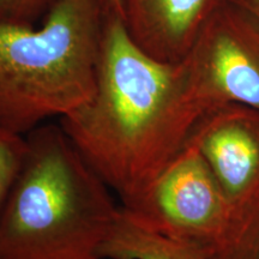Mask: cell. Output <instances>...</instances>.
I'll return each instance as SVG.
<instances>
[{"label": "cell", "instance_id": "cell-1", "mask_svg": "<svg viewBox=\"0 0 259 259\" xmlns=\"http://www.w3.org/2000/svg\"><path fill=\"white\" fill-rule=\"evenodd\" d=\"M204 114L184 61L148 56L106 8L95 92L59 124L121 206L142 198Z\"/></svg>", "mask_w": 259, "mask_h": 259}, {"label": "cell", "instance_id": "cell-2", "mask_svg": "<svg viewBox=\"0 0 259 259\" xmlns=\"http://www.w3.org/2000/svg\"><path fill=\"white\" fill-rule=\"evenodd\" d=\"M27 153L0 215V259H100L120 206L63 127L25 136Z\"/></svg>", "mask_w": 259, "mask_h": 259}, {"label": "cell", "instance_id": "cell-3", "mask_svg": "<svg viewBox=\"0 0 259 259\" xmlns=\"http://www.w3.org/2000/svg\"><path fill=\"white\" fill-rule=\"evenodd\" d=\"M103 0H56L40 28L0 24V128L27 136L93 96Z\"/></svg>", "mask_w": 259, "mask_h": 259}, {"label": "cell", "instance_id": "cell-4", "mask_svg": "<svg viewBox=\"0 0 259 259\" xmlns=\"http://www.w3.org/2000/svg\"><path fill=\"white\" fill-rule=\"evenodd\" d=\"M183 61L205 114L226 105L259 109V17L251 11L223 3Z\"/></svg>", "mask_w": 259, "mask_h": 259}, {"label": "cell", "instance_id": "cell-5", "mask_svg": "<svg viewBox=\"0 0 259 259\" xmlns=\"http://www.w3.org/2000/svg\"><path fill=\"white\" fill-rule=\"evenodd\" d=\"M127 209L155 231L208 251L222 240L233 213L225 191L191 139Z\"/></svg>", "mask_w": 259, "mask_h": 259}, {"label": "cell", "instance_id": "cell-6", "mask_svg": "<svg viewBox=\"0 0 259 259\" xmlns=\"http://www.w3.org/2000/svg\"><path fill=\"white\" fill-rule=\"evenodd\" d=\"M191 141L233 208L259 191V109L226 105L202 116Z\"/></svg>", "mask_w": 259, "mask_h": 259}, {"label": "cell", "instance_id": "cell-7", "mask_svg": "<svg viewBox=\"0 0 259 259\" xmlns=\"http://www.w3.org/2000/svg\"><path fill=\"white\" fill-rule=\"evenodd\" d=\"M227 0H121L128 36L154 59H185L204 24Z\"/></svg>", "mask_w": 259, "mask_h": 259}, {"label": "cell", "instance_id": "cell-8", "mask_svg": "<svg viewBox=\"0 0 259 259\" xmlns=\"http://www.w3.org/2000/svg\"><path fill=\"white\" fill-rule=\"evenodd\" d=\"M100 259H209V251L155 231L138 215L120 206Z\"/></svg>", "mask_w": 259, "mask_h": 259}, {"label": "cell", "instance_id": "cell-9", "mask_svg": "<svg viewBox=\"0 0 259 259\" xmlns=\"http://www.w3.org/2000/svg\"><path fill=\"white\" fill-rule=\"evenodd\" d=\"M209 259H259V191L233 208L228 228Z\"/></svg>", "mask_w": 259, "mask_h": 259}, {"label": "cell", "instance_id": "cell-10", "mask_svg": "<svg viewBox=\"0 0 259 259\" xmlns=\"http://www.w3.org/2000/svg\"><path fill=\"white\" fill-rule=\"evenodd\" d=\"M27 153L25 136L0 128V215Z\"/></svg>", "mask_w": 259, "mask_h": 259}, {"label": "cell", "instance_id": "cell-11", "mask_svg": "<svg viewBox=\"0 0 259 259\" xmlns=\"http://www.w3.org/2000/svg\"><path fill=\"white\" fill-rule=\"evenodd\" d=\"M56 0H0V24L35 27Z\"/></svg>", "mask_w": 259, "mask_h": 259}, {"label": "cell", "instance_id": "cell-12", "mask_svg": "<svg viewBox=\"0 0 259 259\" xmlns=\"http://www.w3.org/2000/svg\"><path fill=\"white\" fill-rule=\"evenodd\" d=\"M259 17V0H232Z\"/></svg>", "mask_w": 259, "mask_h": 259}, {"label": "cell", "instance_id": "cell-13", "mask_svg": "<svg viewBox=\"0 0 259 259\" xmlns=\"http://www.w3.org/2000/svg\"><path fill=\"white\" fill-rule=\"evenodd\" d=\"M106 4V8L116 12L122 17V3L121 0H103Z\"/></svg>", "mask_w": 259, "mask_h": 259}]
</instances>
